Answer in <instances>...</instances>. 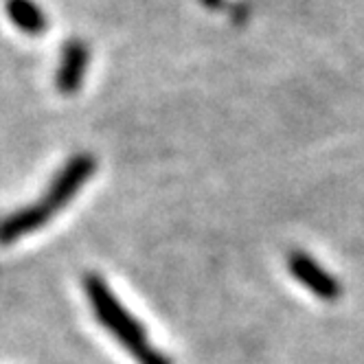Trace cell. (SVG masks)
<instances>
[{
    "label": "cell",
    "instance_id": "1",
    "mask_svg": "<svg viewBox=\"0 0 364 364\" xmlns=\"http://www.w3.org/2000/svg\"><path fill=\"white\" fill-rule=\"evenodd\" d=\"M97 163L90 154H77L62 167V171L50 182L44 196L24 209L0 220V244L7 246L22 240L27 232H33L48 224L62 209L70 204V200L82 191V187L92 178Z\"/></svg>",
    "mask_w": 364,
    "mask_h": 364
},
{
    "label": "cell",
    "instance_id": "2",
    "mask_svg": "<svg viewBox=\"0 0 364 364\" xmlns=\"http://www.w3.org/2000/svg\"><path fill=\"white\" fill-rule=\"evenodd\" d=\"M84 292L95 309L97 321L117 338L119 345H123L132 353V358L139 364H173L163 351L149 345V338L143 325L129 314L123 303H119V299L110 290V285L99 274L84 277Z\"/></svg>",
    "mask_w": 364,
    "mask_h": 364
},
{
    "label": "cell",
    "instance_id": "3",
    "mask_svg": "<svg viewBox=\"0 0 364 364\" xmlns=\"http://www.w3.org/2000/svg\"><path fill=\"white\" fill-rule=\"evenodd\" d=\"M288 268L296 281H301L305 288L323 299V301H338L343 296V285L333 274H329L316 259H311L303 250H292L288 255Z\"/></svg>",
    "mask_w": 364,
    "mask_h": 364
},
{
    "label": "cell",
    "instance_id": "4",
    "mask_svg": "<svg viewBox=\"0 0 364 364\" xmlns=\"http://www.w3.org/2000/svg\"><path fill=\"white\" fill-rule=\"evenodd\" d=\"M90 66V48L82 40H70L62 48L60 66L55 73V86L64 95H73L82 88Z\"/></svg>",
    "mask_w": 364,
    "mask_h": 364
},
{
    "label": "cell",
    "instance_id": "5",
    "mask_svg": "<svg viewBox=\"0 0 364 364\" xmlns=\"http://www.w3.org/2000/svg\"><path fill=\"white\" fill-rule=\"evenodd\" d=\"M7 16L27 36H40L48 27L46 14L33 0H7Z\"/></svg>",
    "mask_w": 364,
    "mask_h": 364
}]
</instances>
